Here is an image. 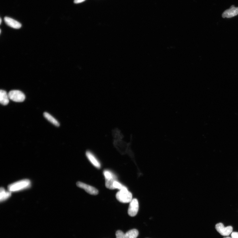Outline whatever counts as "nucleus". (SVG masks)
Wrapping results in <instances>:
<instances>
[{"instance_id": "4", "label": "nucleus", "mask_w": 238, "mask_h": 238, "mask_svg": "<svg viewBox=\"0 0 238 238\" xmlns=\"http://www.w3.org/2000/svg\"><path fill=\"white\" fill-rule=\"evenodd\" d=\"M215 228L220 234L224 236H229L233 231V228L231 226L225 227L222 223H219L216 224Z\"/></svg>"}, {"instance_id": "15", "label": "nucleus", "mask_w": 238, "mask_h": 238, "mask_svg": "<svg viewBox=\"0 0 238 238\" xmlns=\"http://www.w3.org/2000/svg\"><path fill=\"white\" fill-rule=\"evenodd\" d=\"M113 187L114 189H118L121 190L126 187L123 185L121 183L118 182L117 180L115 181L113 183Z\"/></svg>"}, {"instance_id": "18", "label": "nucleus", "mask_w": 238, "mask_h": 238, "mask_svg": "<svg viewBox=\"0 0 238 238\" xmlns=\"http://www.w3.org/2000/svg\"><path fill=\"white\" fill-rule=\"evenodd\" d=\"M85 1V0H74V2L75 3L78 4L83 2Z\"/></svg>"}, {"instance_id": "5", "label": "nucleus", "mask_w": 238, "mask_h": 238, "mask_svg": "<svg viewBox=\"0 0 238 238\" xmlns=\"http://www.w3.org/2000/svg\"><path fill=\"white\" fill-rule=\"evenodd\" d=\"M130 203L128 213L130 216L134 217L138 212L139 208L138 202L137 199L134 198L132 199Z\"/></svg>"}, {"instance_id": "21", "label": "nucleus", "mask_w": 238, "mask_h": 238, "mask_svg": "<svg viewBox=\"0 0 238 238\" xmlns=\"http://www.w3.org/2000/svg\"><path fill=\"white\" fill-rule=\"evenodd\" d=\"M1 31H1V32H0V33H1Z\"/></svg>"}, {"instance_id": "13", "label": "nucleus", "mask_w": 238, "mask_h": 238, "mask_svg": "<svg viewBox=\"0 0 238 238\" xmlns=\"http://www.w3.org/2000/svg\"><path fill=\"white\" fill-rule=\"evenodd\" d=\"M126 236L127 238H136L139 235V232L136 229H132L126 232Z\"/></svg>"}, {"instance_id": "17", "label": "nucleus", "mask_w": 238, "mask_h": 238, "mask_svg": "<svg viewBox=\"0 0 238 238\" xmlns=\"http://www.w3.org/2000/svg\"><path fill=\"white\" fill-rule=\"evenodd\" d=\"M232 238H238V232H233L231 234Z\"/></svg>"}, {"instance_id": "10", "label": "nucleus", "mask_w": 238, "mask_h": 238, "mask_svg": "<svg viewBox=\"0 0 238 238\" xmlns=\"http://www.w3.org/2000/svg\"><path fill=\"white\" fill-rule=\"evenodd\" d=\"M9 97L7 92L4 90H1L0 91V102L3 105L6 106L9 102Z\"/></svg>"}, {"instance_id": "11", "label": "nucleus", "mask_w": 238, "mask_h": 238, "mask_svg": "<svg viewBox=\"0 0 238 238\" xmlns=\"http://www.w3.org/2000/svg\"><path fill=\"white\" fill-rule=\"evenodd\" d=\"M12 192L8 191H7L3 188H1L0 189V201L3 202L6 201L8 198L11 196Z\"/></svg>"}, {"instance_id": "6", "label": "nucleus", "mask_w": 238, "mask_h": 238, "mask_svg": "<svg viewBox=\"0 0 238 238\" xmlns=\"http://www.w3.org/2000/svg\"><path fill=\"white\" fill-rule=\"evenodd\" d=\"M77 185L79 187L83 189L86 192L90 194L96 195L98 194V191L96 188L83 182H78Z\"/></svg>"}, {"instance_id": "1", "label": "nucleus", "mask_w": 238, "mask_h": 238, "mask_svg": "<svg viewBox=\"0 0 238 238\" xmlns=\"http://www.w3.org/2000/svg\"><path fill=\"white\" fill-rule=\"evenodd\" d=\"M31 185L30 180L24 179L11 184L8 186V190L12 192H18L29 188Z\"/></svg>"}, {"instance_id": "12", "label": "nucleus", "mask_w": 238, "mask_h": 238, "mask_svg": "<svg viewBox=\"0 0 238 238\" xmlns=\"http://www.w3.org/2000/svg\"><path fill=\"white\" fill-rule=\"evenodd\" d=\"M44 116L48 121L54 124V125L57 127L60 126V124L58 121L49 113L45 112L44 113Z\"/></svg>"}, {"instance_id": "3", "label": "nucleus", "mask_w": 238, "mask_h": 238, "mask_svg": "<svg viewBox=\"0 0 238 238\" xmlns=\"http://www.w3.org/2000/svg\"><path fill=\"white\" fill-rule=\"evenodd\" d=\"M10 99L17 102H23L25 99V96L22 92L18 90L10 91L8 94Z\"/></svg>"}, {"instance_id": "14", "label": "nucleus", "mask_w": 238, "mask_h": 238, "mask_svg": "<svg viewBox=\"0 0 238 238\" xmlns=\"http://www.w3.org/2000/svg\"><path fill=\"white\" fill-rule=\"evenodd\" d=\"M105 180H109L117 178L116 176L110 171L105 170L103 172Z\"/></svg>"}, {"instance_id": "9", "label": "nucleus", "mask_w": 238, "mask_h": 238, "mask_svg": "<svg viewBox=\"0 0 238 238\" xmlns=\"http://www.w3.org/2000/svg\"><path fill=\"white\" fill-rule=\"evenodd\" d=\"M6 24L9 26L15 29H19L21 27V25L17 21L12 18L6 17L4 18Z\"/></svg>"}, {"instance_id": "8", "label": "nucleus", "mask_w": 238, "mask_h": 238, "mask_svg": "<svg viewBox=\"0 0 238 238\" xmlns=\"http://www.w3.org/2000/svg\"><path fill=\"white\" fill-rule=\"evenodd\" d=\"M86 155L91 163L97 169H100L101 165L100 162L96 158L94 155L89 151H87Z\"/></svg>"}, {"instance_id": "20", "label": "nucleus", "mask_w": 238, "mask_h": 238, "mask_svg": "<svg viewBox=\"0 0 238 238\" xmlns=\"http://www.w3.org/2000/svg\"><path fill=\"white\" fill-rule=\"evenodd\" d=\"M2 22V18H1V24Z\"/></svg>"}, {"instance_id": "19", "label": "nucleus", "mask_w": 238, "mask_h": 238, "mask_svg": "<svg viewBox=\"0 0 238 238\" xmlns=\"http://www.w3.org/2000/svg\"><path fill=\"white\" fill-rule=\"evenodd\" d=\"M224 238H232L231 237H224Z\"/></svg>"}, {"instance_id": "16", "label": "nucleus", "mask_w": 238, "mask_h": 238, "mask_svg": "<svg viewBox=\"0 0 238 238\" xmlns=\"http://www.w3.org/2000/svg\"><path fill=\"white\" fill-rule=\"evenodd\" d=\"M116 236L117 238H127L126 234L120 230L118 231L116 233Z\"/></svg>"}, {"instance_id": "2", "label": "nucleus", "mask_w": 238, "mask_h": 238, "mask_svg": "<svg viewBox=\"0 0 238 238\" xmlns=\"http://www.w3.org/2000/svg\"><path fill=\"white\" fill-rule=\"evenodd\" d=\"M116 198L119 202L122 203H128L132 200V195L126 187L117 193Z\"/></svg>"}, {"instance_id": "7", "label": "nucleus", "mask_w": 238, "mask_h": 238, "mask_svg": "<svg viewBox=\"0 0 238 238\" xmlns=\"http://www.w3.org/2000/svg\"><path fill=\"white\" fill-rule=\"evenodd\" d=\"M238 14V7H235L234 5H232L229 9L225 11L222 14L223 18H231Z\"/></svg>"}]
</instances>
